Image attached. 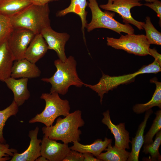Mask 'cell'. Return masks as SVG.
<instances>
[{
	"mask_svg": "<svg viewBox=\"0 0 161 161\" xmlns=\"http://www.w3.org/2000/svg\"><path fill=\"white\" fill-rule=\"evenodd\" d=\"M49 13L48 4L41 6L32 4L10 18L13 28H25L36 35L51 27Z\"/></svg>",
	"mask_w": 161,
	"mask_h": 161,
	"instance_id": "cell-3",
	"label": "cell"
},
{
	"mask_svg": "<svg viewBox=\"0 0 161 161\" xmlns=\"http://www.w3.org/2000/svg\"><path fill=\"white\" fill-rule=\"evenodd\" d=\"M150 81L155 84V90L151 100L148 102L145 103L137 104L133 106V112L137 114L143 113L154 106L161 108V83L156 78L151 79Z\"/></svg>",
	"mask_w": 161,
	"mask_h": 161,
	"instance_id": "cell-22",
	"label": "cell"
},
{
	"mask_svg": "<svg viewBox=\"0 0 161 161\" xmlns=\"http://www.w3.org/2000/svg\"><path fill=\"white\" fill-rule=\"evenodd\" d=\"M35 35L31 31L25 28H13L7 41L15 61L24 58L27 49Z\"/></svg>",
	"mask_w": 161,
	"mask_h": 161,
	"instance_id": "cell-9",
	"label": "cell"
},
{
	"mask_svg": "<svg viewBox=\"0 0 161 161\" xmlns=\"http://www.w3.org/2000/svg\"><path fill=\"white\" fill-rule=\"evenodd\" d=\"M56 92L43 93L40 97L45 102L43 111L37 114L29 121L30 123L40 122L47 127L52 125L56 118L60 116L64 117L70 113V108L69 101L61 99Z\"/></svg>",
	"mask_w": 161,
	"mask_h": 161,
	"instance_id": "cell-5",
	"label": "cell"
},
{
	"mask_svg": "<svg viewBox=\"0 0 161 161\" xmlns=\"http://www.w3.org/2000/svg\"><path fill=\"white\" fill-rule=\"evenodd\" d=\"M84 124L82 117V112L78 110L70 113L64 118L58 117L55 125L44 126L42 130L44 136L49 139L61 140L64 143L68 144L80 140L82 132L79 128Z\"/></svg>",
	"mask_w": 161,
	"mask_h": 161,
	"instance_id": "cell-1",
	"label": "cell"
},
{
	"mask_svg": "<svg viewBox=\"0 0 161 161\" xmlns=\"http://www.w3.org/2000/svg\"><path fill=\"white\" fill-rule=\"evenodd\" d=\"M32 4L37 5H44L53 0H29Z\"/></svg>",
	"mask_w": 161,
	"mask_h": 161,
	"instance_id": "cell-34",
	"label": "cell"
},
{
	"mask_svg": "<svg viewBox=\"0 0 161 161\" xmlns=\"http://www.w3.org/2000/svg\"><path fill=\"white\" fill-rule=\"evenodd\" d=\"M84 157L83 161H101V160L95 157L94 155L90 153H83Z\"/></svg>",
	"mask_w": 161,
	"mask_h": 161,
	"instance_id": "cell-33",
	"label": "cell"
},
{
	"mask_svg": "<svg viewBox=\"0 0 161 161\" xmlns=\"http://www.w3.org/2000/svg\"><path fill=\"white\" fill-rule=\"evenodd\" d=\"M18 111V106L13 100L11 104L5 109L0 110V143H5L3 129L5 123L11 116L16 115Z\"/></svg>",
	"mask_w": 161,
	"mask_h": 161,
	"instance_id": "cell-25",
	"label": "cell"
},
{
	"mask_svg": "<svg viewBox=\"0 0 161 161\" xmlns=\"http://www.w3.org/2000/svg\"><path fill=\"white\" fill-rule=\"evenodd\" d=\"M41 33L46 41L49 49L55 51L59 59L62 61H65L67 58L65 53V47L70 35L66 32H56L51 27L44 29Z\"/></svg>",
	"mask_w": 161,
	"mask_h": 161,
	"instance_id": "cell-11",
	"label": "cell"
},
{
	"mask_svg": "<svg viewBox=\"0 0 161 161\" xmlns=\"http://www.w3.org/2000/svg\"><path fill=\"white\" fill-rule=\"evenodd\" d=\"M70 1L69 6L63 10L58 11L56 13V16H63L70 13H73L79 16L81 21L83 40L86 44L85 30L87 23L86 20L87 12L86 9L88 6V2L86 0H70Z\"/></svg>",
	"mask_w": 161,
	"mask_h": 161,
	"instance_id": "cell-17",
	"label": "cell"
},
{
	"mask_svg": "<svg viewBox=\"0 0 161 161\" xmlns=\"http://www.w3.org/2000/svg\"><path fill=\"white\" fill-rule=\"evenodd\" d=\"M143 5L150 7L156 13L157 16L159 18V23L161 26V1L159 0H154L152 2L146 3Z\"/></svg>",
	"mask_w": 161,
	"mask_h": 161,
	"instance_id": "cell-30",
	"label": "cell"
},
{
	"mask_svg": "<svg viewBox=\"0 0 161 161\" xmlns=\"http://www.w3.org/2000/svg\"><path fill=\"white\" fill-rule=\"evenodd\" d=\"M36 161H48V160L45 157L41 156L35 160Z\"/></svg>",
	"mask_w": 161,
	"mask_h": 161,
	"instance_id": "cell-35",
	"label": "cell"
},
{
	"mask_svg": "<svg viewBox=\"0 0 161 161\" xmlns=\"http://www.w3.org/2000/svg\"><path fill=\"white\" fill-rule=\"evenodd\" d=\"M161 144V130L156 133L154 141L148 145H144L143 152L145 154H150L151 161H161V156L159 151Z\"/></svg>",
	"mask_w": 161,
	"mask_h": 161,
	"instance_id": "cell-26",
	"label": "cell"
},
{
	"mask_svg": "<svg viewBox=\"0 0 161 161\" xmlns=\"http://www.w3.org/2000/svg\"><path fill=\"white\" fill-rule=\"evenodd\" d=\"M156 117L153 121L149 130L144 137V145H148L153 142V139L155 134L161 130V110L155 113Z\"/></svg>",
	"mask_w": 161,
	"mask_h": 161,
	"instance_id": "cell-27",
	"label": "cell"
},
{
	"mask_svg": "<svg viewBox=\"0 0 161 161\" xmlns=\"http://www.w3.org/2000/svg\"><path fill=\"white\" fill-rule=\"evenodd\" d=\"M15 59L7 40L0 44V81L4 82L10 77Z\"/></svg>",
	"mask_w": 161,
	"mask_h": 161,
	"instance_id": "cell-18",
	"label": "cell"
},
{
	"mask_svg": "<svg viewBox=\"0 0 161 161\" xmlns=\"http://www.w3.org/2000/svg\"><path fill=\"white\" fill-rule=\"evenodd\" d=\"M17 151L14 149L9 148V145L0 143V161H6L10 160L9 156H13Z\"/></svg>",
	"mask_w": 161,
	"mask_h": 161,
	"instance_id": "cell-29",
	"label": "cell"
},
{
	"mask_svg": "<svg viewBox=\"0 0 161 161\" xmlns=\"http://www.w3.org/2000/svg\"><path fill=\"white\" fill-rule=\"evenodd\" d=\"M140 0H108L107 3L100 4V8L106 11H111L118 13L125 23H130L135 26L139 30L143 29V25L144 22L138 21L132 16L130 12L133 7L143 5Z\"/></svg>",
	"mask_w": 161,
	"mask_h": 161,
	"instance_id": "cell-8",
	"label": "cell"
},
{
	"mask_svg": "<svg viewBox=\"0 0 161 161\" xmlns=\"http://www.w3.org/2000/svg\"><path fill=\"white\" fill-rule=\"evenodd\" d=\"M161 66L156 60L152 63L143 66L134 73L119 76H110L102 72V76L98 82L94 85L84 83L97 93L100 97V102L102 103L104 95L121 84H126L134 80L138 75L145 73L156 74L161 71Z\"/></svg>",
	"mask_w": 161,
	"mask_h": 161,
	"instance_id": "cell-4",
	"label": "cell"
},
{
	"mask_svg": "<svg viewBox=\"0 0 161 161\" xmlns=\"http://www.w3.org/2000/svg\"><path fill=\"white\" fill-rule=\"evenodd\" d=\"M41 143V156L49 161H63L71 150L68 144L57 142L44 136Z\"/></svg>",
	"mask_w": 161,
	"mask_h": 161,
	"instance_id": "cell-10",
	"label": "cell"
},
{
	"mask_svg": "<svg viewBox=\"0 0 161 161\" xmlns=\"http://www.w3.org/2000/svg\"><path fill=\"white\" fill-rule=\"evenodd\" d=\"M13 29L10 18L0 13V44L7 40Z\"/></svg>",
	"mask_w": 161,
	"mask_h": 161,
	"instance_id": "cell-28",
	"label": "cell"
},
{
	"mask_svg": "<svg viewBox=\"0 0 161 161\" xmlns=\"http://www.w3.org/2000/svg\"><path fill=\"white\" fill-rule=\"evenodd\" d=\"M39 130L37 126L34 130L29 131V137L30 142L27 149L21 153H14L10 161H34L41 156V140L38 139Z\"/></svg>",
	"mask_w": 161,
	"mask_h": 161,
	"instance_id": "cell-13",
	"label": "cell"
},
{
	"mask_svg": "<svg viewBox=\"0 0 161 161\" xmlns=\"http://www.w3.org/2000/svg\"><path fill=\"white\" fill-rule=\"evenodd\" d=\"M103 118L102 122L106 125L111 131L115 139L114 146L122 149H130L129 132L125 129V123H120L115 125L111 121L110 112L107 110L103 113Z\"/></svg>",
	"mask_w": 161,
	"mask_h": 161,
	"instance_id": "cell-12",
	"label": "cell"
},
{
	"mask_svg": "<svg viewBox=\"0 0 161 161\" xmlns=\"http://www.w3.org/2000/svg\"><path fill=\"white\" fill-rule=\"evenodd\" d=\"M106 38L107 45L115 49L139 56L150 55V44L144 35L127 34L121 35L119 38L109 37Z\"/></svg>",
	"mask_w": 161,
	"mask_h": 161,
	"instance_id": "cell-7",
	"label": "cell"
},
{
	"mask_svg": "<svg viewBox=\"0 0 161 161\" xmlns=\"http://www.w3.org/2000/svg\"><path fill=\"white\" fill-rule=\"evenodd\" d=\"M41 71L35 64L25 58L15 60L13 63L10 77L15 78H33L39 77Z\"/></svg>",
	"mask_w": 161,
	"mask_h": 161,
	"instance_id": "cell-14",
	"label": "cell"
},
{
	"mask_svg": "<svg viewBox=\"0 0 161 161\" xmlns=\"http://www.w3.org/2000/svg\"><path fill=\"white\" fill-rule=\"evenodd\" d=\"M48 49V45L41 33L36 34L27 49L24 58L35 64Z\"/></svg>",
	"mask_w": 161,
	"mask_h": 161,
	"instance_id": "cell-16",
	"label": "cell"
},
{
	"mask_svg": "<svg viewBox=\"0 0 161 161\" xmlns=\"http://www.w3.org/2000/svg\"><path fill=\"white\" fill-rule=\"evenodd\" d=\"M112 141L108 145L105 153H101L96 158L104 161H126L129 156L130 152L125 149L112 146Z\"/></svg>",
	"mask_w": 161,
	"mask_h": 161,
	"instance_id": "cell-23",
	"label": "cell"
},
{
	"mask_svg": "<svg viewBox=\"0 0 161 161\" xmlns=\"http://www.w3.org/2000/svg\"><path fill=\"white\" fill-rule=\"evenodd\" d=\"M145 112L144 120L139 125L135 137L131 141L132 149L127 161H139V152L144 144V130L148 118L153 113L151 109Z\"/></svg>",
	"mask_w": 161,
	"mask_h": 161,
	"instance_id": "cell-19",
	"label": "cell"
},
{
	"mask_svg": "<svg viewBox=\"0 0 161 161\" xmlns=\"http://www.w3.org/2000/svg\"><path fill=\"white\" fill-rule=\"evenodd\" d=\"M28 79H15L10 77L4 82L14 95L13 100L18 106L22 105L30 98V93L27 88Z\"/></svg>",
	"mask_w": 161,
	"mask_h": 161,
	"instance_id": "cell-15",
	"label": "cell"
},
{
	"mask_svg": "<svg viewBox=\"0 0 161 161\" xmlns=\"http://www.w3.org/2000/svg\"><path fill=\"white\" fill-rule=\"evenodd\" d=\"M32 4L29 0H0V13L11 18Z\"/></svg>",
	"mask_w": 161,
	"mask_h": 161,
	"instance_id": "cell-21",
	"label": "cell"
},
{
	"mask_svg": "<svg viewBox=\"0 0 161 161\" xmlns=\"http://www.w3.org/2000/svg\"><path fill=\"white\" fill-rule=\"evenodd\" d=\"M112 141V139L105 137L104 140L98 139L89 145H84L76 141L73 145L70 147L71 150H74L81 153H90L97 157L102 152L105 151L108 144Z\"/></svg>",
	"mask_w": 161,
	"mask_h": 161,
	"instance_id": "cell-20",
	"label": "cell"
},
{
	"mask_svg": "<svg viewBox=\"0 0 161 161\" xmlns=\"http://www.w3.org/2000/svg\"><path fill=\"white\" fill-rule=\"evenodd\" d=\"M142 27L145 31V37L150 44L161 45V33L154 27L149 17H146Z\"/></svg>",
	"mask_w": 161,
	"mask_h": 161,
	"instance_id": "cell-24",
	"label": "cell"
},
{
	"mask_svg": "<svg viewBox=\"0 0 161 161\" xmlns=\"http://www.w3.org/2000/svg\"><path fill=\"white\" fill-rule=\"evenodd\" d=\"M148 2H151L153 1L154 0H144Z\"/></svg>",
	"mask_w": 161,
	"mask_h": 161,
	"instance_id": "cell-36",
	"label": "cell"
},
{
	"mask_svg": "<svg viewBox=\"0 0 161 161\" xmlns=\"http://www.w3.org/2000/svg\"><path fill=\"white\" fill-rule=\"evenodd\" d=\"M54 64L56 68L54 74L50 78H43L41 79L51 84L50 93L56 92L64 95L67 92L70 86L80 87L84 85V83L77 74V63L73 56H70L64 61L59 59L56 60Z\"/></svg>",
	"mask_w": 161,
	"mask_h": 161,
	"instance_id": "cell-2",
	"label": "cell"
},
{
	"mask_svg": "<svg viewBox=\"0 0 161 161\" xmlns=\"http://www.w3.org/2000/svg\"><path fill=\"white\" fill-rule=\"evenodd\" d=\"M149 52L150 55L154 57L155 58V60H156L161 66V54L159 53L154 48L152 49L150 48Z\"/></svg>",
	"mask_w": 161,
	"mask_h": 161,
	"instance_id": "cell-32",
	"label": "cell"
},
{
	"mask_svg": "<svg viewBox=\"0 0 161 161\" xmlns=\"http://www.w3.org/2000/svg\"><path fill=\"white\" fill-rule=\"evenodd\" d=\"M82 153L71 150L63 161H83Z\"/></svg>",
	"mask_w": 161,
	"mask_h": 161,
	"instance_id": "cell-31",
	"label": "cell"
},
{
	"mask_svg": "<svg viewBox=\"0 0 161 161\" xmlns=\"http://www.w3.org/2000/svg\"><path fill=\"white\" fill-rule=\"evenodd\" d=\"M88 6L92 13L90 22L87 23L86 28L89 32L97 28L109 29L120 34L124 32L127 34L134 33V30L128 23L122 24L114 18L115 13L106 10L103 11L98 5L97 0H88Z\"/></svg>",
	"mask_w": 161,
	"mask_h": 161,
	"instance_id": "cell-6",
	"label": "cell"
}]
</instances>
